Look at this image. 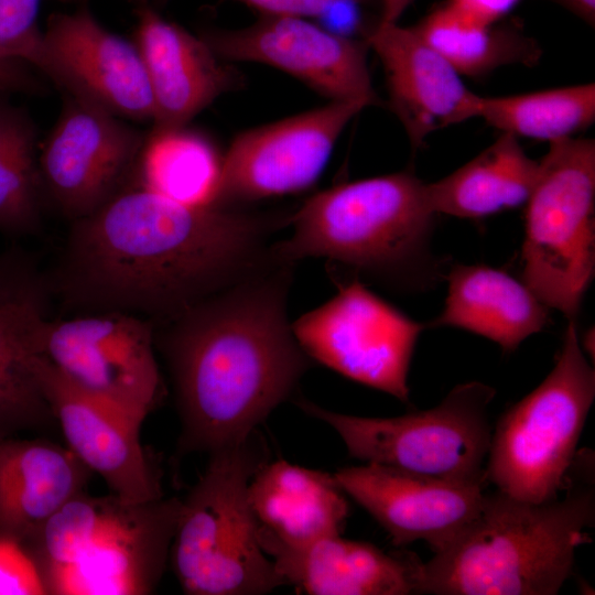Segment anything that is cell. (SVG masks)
<instances>
[{
	"instance_id": "22",
	"label": "cell",
	"mask_w": 595,
	"mask_h": 595,
	"mask_svg": "<svg viewBox=\"0 0 595 595\" xmlns=\"http://www.w3.org/2000/svg\"><path fill=\"white\" fill-rule=\"evenodd\" d=\"M93 472L68 448L43 439L0 440V538L24 544Z\"/></svg>"
},
{
	"instance_id": "13",
	"label": "cell",
	"mask_w": 595,
	"mask_h": 595,
	"mask_svg": "<svg viewBox=\"0 0 595 595\" xmlns=\"http://www.w3.org/2000/svg\"><path fill=\"white\" fill-rule=\"evenodd\" d=\"M144 140L125 119L66 96L39 154L44 197L71 221L89 215L128 184Z\"/></svg>"
},
{
	"instance_id": "16",
	"label": "cell",
	"mask_w": 595,
	"mask_h": 595,
	"mask_svg": "<svg viewBox=\"0 0 595 595\" xmlns=\"http://www.w3.org/2000/svg\"><path fill=\"white\" fill-rule=\"evenodd\" d=\"M52 299L47 272L29 251H0V440L56 423L33 367Z\"/></svg>"
},
{
	"instance_id": "9",
	"label": "cell",
	"mask_w": 595,
	"mask_h": 595,
	"mask_svg": "<svg viewBox=\"0 0 595 595\" xmlns=\"http://www.w3.org/2000/svg\"><path fill=\"white\" fill-rule=\"evenodd\" d=\"M495 389L480 381L455 386L434 408L393 418L329 411L305 399L296 404L331 425L355 458L443 480L486 485Z\"/></svg>"
},
{
	"instance_id": "8",
	"label": "cell",
	"mask_w": 595,
	"mask_h": 595,
	"mask_svg": "<svg viewBox=\"0 0 595 595\" xmlns=\"http://www.w3.org/2000/svg\"><path fill=\"white\" fill-rule=\"evenodd\" d=\"M595 142L549 143L526 202L522 281L548 307L577 316L595 268Z\"/></svg>"
},
{
	"instance_id": "37",
	"label": "cell",
	"mask_w": 595,
	"mask_h": 595,
	"mask_svg": "<svg viewBox=\"0 0 595 595\" xmlns=\"http://www.w3.org/2000/svg\"><path fill=\"white\" fill-rule=\"evenodd\" d=\"M581 348L584 353H586L592 359H594V331L593 328L586 331L582 338L580 339Z\"/></svg>"
},
{
	"instance_id": "4",
	"label": "cell",
	"mask_w": 595,
	"mask_h": 595,
	"mask_svg": "<svg viewBox=\"0 0 595 595\" xmlns=\"http://www.w3.org/2000/svg\"><path fill=\"white\" fill-rule=\"evenodd\" d=\"M436 214L426 183L408 171L345 182L294 208L292 232L272 245L273 257L327 262L388 284L413 281L430 267Z\"/></svg>"
},
{
	"instance_id": "23",
	"label": "cell",
	"mask_w": 595,
	"mask_h": 595,
	"mask_svg": "<svg viewBox=\"0 0 595 595\" xmlns=\"http://www.w3.org/2000/svg\"><path fill=\"white\" fill-rule=\"evenodd\" d=\"M248 498L260 544L298 548L340 534L348 513L333 475L285 461L261 465L249 483Z\"/></svg>"
},
{
	"instance_id": "27",
	"label": "cell",
	"mask_w": 595,
	"mask_h": 595,
	"mask_svg": "<svg viewBox=\"0 0 595 595\" xmlns=\"http://www.w3.org/2000/svg\"><path fill=\"white\" fill-rule=\"evenodd\" d=\"M476 118L501 133L549 143L575 137L595 120V85H571L526 94L480 96Z\"/></svg>"
},
{
	"instance_id": "38",
	"label": "cell",
	"mask_w": 595,
	"mask_h": 595,
	"mask_svg": "<svg viewBox=\"0 0 595 595\" xmlns=\"http://www.w3.org/2000/svg\"><path fill=\"white\" fill-rule=\"evenodd\" d=\"M57 1H62V2H79V1H84V0H57ZM131 2H134L139 6H143V4H149L150 2H152V0H129Z\"/></svg>"
},
{
	"instance_id": "32",
	"label": "cell",
	"mask_w": 595,
	"mask_h": 595,
	"mask_svg": "<svg viewBox=\"0 0 595 595\" xmlns=\"http://www.w3.org/2000/svg\"><path fill=\"white\" fill-rule=\"evenodd\" d=\"M258 10L264 15L327 19L338 9L361 4L367 0H232Z\"/></svg>"
},
{
	"instance_id": "18",
	"label": "cell",
	"mask_w": 595,
	"mask_h": 595,
	"mask_svg": "<svg viewBox=\"0 0 595 595\" xmlns=\"http://www.w3.org/2000/svg\"><path fill=\"white\" fill-rule=\"evenodd\" d=\"M33 367L67 447L111 494L142 502L163 497L140 441L143 422L71 383L40 354Z\"/></svg>"
},
{
	"instance_id": "17",
	"label": "cell",
	"mask_w": 595,
	"mask_h": 595,
	"mask_svg": "<svg viewBox=\"0 0 595 595\" xmlns=\"http://www.w3.org/2000/svg\"><path fill=\"white\" fill-rule=\"evenodd\" d=\"M333 476L393 544L425 541L433 553L474 521L486 494L484 484L431 478L375 463L343 467Z\"/></svg>"
},
{
	"instance_id": "14",
	"label": "cell",
	"mask_w": 595,
	"mask_h": 595,
	"mask_svg": "<svg viewBox=\"0 0 595 595\" xmlns=\"http://www.w3.org/2000/svg\"><path fill=\"white\" fill-rule=\"evenodd\" d=\"M34 68L68 97L122 119L153 121L152 93L137 44L102 26L87 7L50 15Z\"/></svg>"
},
{
	"instance_id": "30",
	"label": "cell",
	"mask_w": 595,
	"mask_h": 595,
	"mask_svg": "<svg viewBox=\"0 0 595 595\" xmlns=\"http://www.w3.org/2000/svg\"><path fill=\"white\" fill-rule=\"evenodd\" d=\"M41 0H0V54L35 67L42 31L37 25Z\"/></svg>"
},
{
	"instance_id": "35",
	"label": "cell",
	"mask_w": 595,
	"mask_h": 595,
	"mask_svg": "<svg viewBox=\"0 0 595 595\" xmlns=\"http://www.w3.org/2000/svg\"><path fill=\"white\" fill-rule=\"evenodd\" d=\"M413 0H381V17L379 22H398L399 18L407 10Z\"/></svg>"
},
{
	"instance_id": "25",
	"label": "cell",
	"mask_w": 595,
	"mask_h": 595,
	"mask_svg": "<svg viewBox=\"0 0 595 595\" xmlns=\"http://www.w3.org/2000/svg\"><path fill=\"white\" fill-rule=\"evenodd\" d=\"M539 161L527 155L513 136L501 133L470 161L426 183L436 215L478 219L526 204L536 184Z\"/></svg>"
},
{
	"instance_id": "34",
	"label": "cell",
	"mask_w": 595,
	"mask_h": 595,
	"mask_svg": "<svg viewBox=\"0 0 595 595\" xmlns=\"http://www.w3.org/2000/svg\"><path fill=\"white\" fill-rule=\"evenodd\" d=\"M30 65L0 54V93H32L37 90L39 83L33 76Z\"/></svg>"
},
{
	"instance_id": "6",
	"label": "cell",
	"mask_w": 595,
	"mask_h": 595,
	"mask_svg": "<svg viewBox=\"0 0 595 595\" xmlns=\"http://www.w3.org/2000/svg\"><path fill=\"white\" fill-rule=\"evenodd\" d=\"M256 432L209 453L182 500L170 555L186 594L260 595L285 584L259 543L248 498L252 476L268 462Z\"/></svg>"
},
{
	"instance_id": "36",
	"label": "cell",
	"mask_w": 595,
	"mask_h": 595,
	"mask_svg": "<svg viewBox=\"0 0 595 595\" xmlns=\"http://www.w3.org/2000/svg\"><path fill=\"white\" fill-rule=\"evenodd\" d=\"M588 24H594L595 0H558Z\"/></svg>"
},
{
	"instance_id": "5",
	"label": "cell",
	"mask_w": 595,
	"mask_h": 595,
	"mask_svg": "<svg viewBox=\"0 0 595 595\" xmlns=\"http://www.w3.org/2000/svg\"><path fill=\"white\" fill-rule=\"evenodd\" d=\"M182 500L131 502L83 491L24 544L45 594L144 595L159 584Z\"/></svg>"
},
{
	"instance_id": "1",
	"label": "cell",
	"mask_w": 595,
	"mask_h": 595,
	"mask_svg": "<svg viewBox=\"0 0 595 595\" xmlns=\"http://www.w3.org/2000/svg\"><path fill=\"white\" fill-rule=\"evenodd\" d=\"M292 212L190 205L127 184L71 221L47 272L53 298L71 314L122 312L164 324L275 261L273 238Z\"/></svg>"
},
{
	"instance_id": "39",
	"label": "cell",
	"mask_w": 595,
	"mask_h": 595,
	"mask_svg": "<svg viewBox=\"0 0 595 595\" xmlns=\"http://www.w3.org/2000/svg\"><path fill=\"white\" fill-rule=\"evenodd\" d=\"M169 0H152V3L158 6V7H162L164 6Z\"/></svg>"
},
{
	"instance_id": "10",
	"label": "cell",
	"mask_w": 595,
	"mask_h": 595,
	"mask_svg": "<svg viewBox=\"0 0 595 595\" xmlns=\"http://www.w3.org/2000/svg\"><path fill=\"white\" fill-rule=\"evenodd\" d=\"M155 325L122 312L48 318L40 355L77 388L143 422L163 391L155 357Z\"/></svg>"
},
{
	"instance_id": "2",
	"label": "cell",
	"mask_w": 595,
	"mask_h": 595,
	"mask_svg": "<svg viewBox=\"0 0 595 595\" xmlns=\"http://www.w3.org/2000/svg\"><path fill=\"white\" fill-rule=\"evenodd\" d=\"M295 266L273 261L155 326L181 418L180 454L244 441L312 366L286 312Z\"/></svg>"
},
{
	"instance_id": "11",
	"label": "cell",
	"mask_w": 595,
	"mask_h": 595,
	"mask_svg": "<svg viewBox=\"0 0 595 595\" xmlns=\"http://www.w3.org/2000/svg\"><path fill=\"white\" fill-rule=\"evenodd\" d=\"M424 325L367 289L357 278L292 323L313 360L344 377L408 401V374Z\"/></svg>"
},
{
	"instance_id": "15",
	"label": "cell",
	"mask_w": 595,
	"mask_h": 595,
	"mask_svg": "<svg viewBox=\"0 0 595 595\" xmlns=\"http://www.w3.org/2000/svg\"><path fill=\"white\" fill-rule=\"evenodd\" d=\"M201 36L221 60L274 67L329 101L380 104L368 68L366 41L332 32L305 18L261 14L245 28L208 30Z\"/></svg>"
},
{
	"instance_id": "33",
	"label": "cell",
	"mask_w": 595,
	"mask_h": 595,
	"mask_svg": "<svg viewBox=\"0 0 595 595\" xmlns=\"http://www.w3.org/2000/svg\"><path fill=\"white\" fill-rule=\"evenodd\" d=\"M521 0H447V4L465 19L494 25L508 14Z\"/></svg>"
},
{
	"instance_id": "31",
	"label": "cell",
	"mask_w": 595,
	"mask_h": 595,
	"mask_svg": "<svg viewBox=\"0 0 595 595\" xmlns=\"http://www.w3.org/2000/svg\"><path fill=\"white\" fill-rule=\"evenodd\" d=\"M32 560L15 542L0 538V595H43Z\"/></svg>"
},
{
	"instance_id": "20",
	"label": "cell",
	"mask_w": 595,
	"mask_h": 595,
	"mask_svg": "<svg viewBox=\"0 0 595 595\" xmlns=\"http://www.w3.org/2000/svg\"><path fill=\"white\" fill-rule=\"evenodd\" d=\"M134 43L148 75L154 128H177L241 84L235 68L199 35L164 19L149 4L137 11Z\"/></svg>"
},
{
	"instance_id": "28",
	"label": "cell",
	"mask_w": 595,
	"mask_h": 595,
	"mask_svg": "<svg viewBox=\"0 0 595 595\" xmlns=\"http://www.w3.org/2000/svg\"><path fill=\"white\" fill-rule=\"evenodd\" d=\"M414 29L461 76L478 77L513 64L528 66L540 57L537 43L521 32L472 22L447 3Z\"/></svg>"
},
{
	"instance_id": "26",
	"label": "cell",
	"mask_w": 595,
	"mask_h": 595,
	"mask_svg": "<svg viewBox=\"0 0 595 595\" xmlns=\"http://www.w3.org/2000/svg\"><path fill=\"white\" fill-rule=\"evenodd\" d=\"M223 158L209 139L186 126L153 127L136 167L137 183L184 204L212 205Z\"/></svg>"
},
{
	"instance_id": "21",
	"label": "cell",
	"mask_w": 595,
	"mask_h": 595,
	"mask_svg": "<svg viewBox=\"0 0 595 595\" xmlns=\"http://www.w3.org/2000/svg\"><path fill=\"white\" fill-rule=\"evenodd\" d=\"M285 584L312 595H407L416 593L421 562L387 554L340 534L289 548L261 543Z\"/></svg>"
},
{
	"instance_id": "3",
	"label": "cell",
	"mask_w": 595,
	"mask_h": 595,
	"mask_svg": "<svg viewBox=\"0 0 595 595\" xmlns=\"http://www.w3.org/2000/svg\"><path fill=\"white\" fill-rule=\"evenodd\" d=\"M573 466L561 497L532 504L498 490L485 494L474 521L421 563L416 593L436 595H554L571 576L575 552L595 522L591 477Z\"/></svg>"
},
{
	"instance_id": "12",
	"label": "cell",
	"mask_w": 595,
	"mask_h": 595,
	"mask_svg": "<svg viewBox=\"0 0 595 595\" xmlns=\"http://www.w3.org/2000/svg\"><path fill=\"white\" fill-rule=\"evenodd\" d=\"M368 106L327 105L239 133L223 158L210 206L244 207L311 187L347 125Z\"/></svg>"
},
{
	"instance_id": "19",
	"label": "cell",
	"mask_w": 595,
	"mask_h": 595,
	"mask_svg": "<svg viewBox=\"0 0 595 595\" xmlns=\"http://www.w3.org/2000/svg\"><path fill=\"white\" fill-rule=\"evenodd\" d=\"M365 41L382 65L389 108L413 148L437 130L476 118L479 95L414 26L378 22Z\"/></svg>"
},
{
	"instance_id": "24",
	"label": "cell",
	"mask_w": 595,
	"mask_h": 595,
	"mask_svg": "<svg viewBox=\"0 0 595 595\" xmlns=\"http://www.w3.org/2000/svg\"><path fill=\"white\" fill-rule=\"evenodd\" d=\"M447 295L429 326L462 328L513 351L549 323L548 306L505 271L484 264H456L447 275Z\"/></svg>"
},
{
	"instance_id": "7",
	"label": "cell",
	"mask_w": 595,
	"mask_h": 595,
	"mask_svg": "<svg viewBox=\"0 0 595 595\" xmlns=\"http://www.w3.org/2000/svg\"><path fill=\"white\" fill-rule=\"evenodd\" d=\"M594 399L595 371L570 321L550 374L493 426L486 480L521 501L558 498L567 486Z\"/></svg>"
},
{
	"instance_id": "29",
	"label": "cell",
	"mask_w": 595,
	"mask_h": 595,
	"mask_svg": "<svg viewBox=\"0 0 595 595\" xmlns=\"http://www.w3.org/2000/svg\"><path fill=\"white\" fill-rule=\"evenodd\" d=\"M0 93V232L22 237L41 226L43 187L36 129Z\"/></svg>"
}]
</instances>
